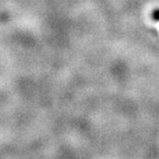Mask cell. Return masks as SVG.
<instances>
[{"label":"cell","mask_w":159,"mask_h":159,"mask_svg":"<svg viewBox=\"0 0 159 159\" xmlns=\"http://www.w3.org/2000/svg\"><path fill=\"white\" fill-rule=\"evenodd\" d=\"M152 18H153L155 21H158V20H159V9L154 10L153 12H152Z\"/></svg>","instance_id":"6da1fadb"}]
</instances>
